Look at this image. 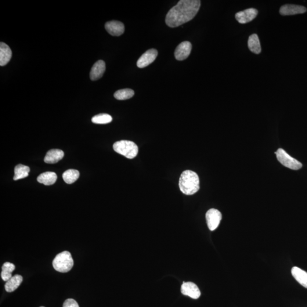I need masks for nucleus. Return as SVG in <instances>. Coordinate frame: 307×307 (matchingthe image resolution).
Listing matches in <instances>:
<instances>
[{"mask_svg":"<svg viewBox=\"0 0 307 307\" xmlns=\"http://www.w3.org/2000/svg\"><path fill=\"white\" fill-rule=\"evenodd\" d=\"M199 0H181L173 7L166 17V24L176 28L192 20L200 8Z\"/></svg>","mask_w":307,"mask_h":307,"instance_id":"obj_1","label":"nucleus"},{"mask_svg":"<svg viewBox=\"0 0 307 307\" xmlns=\"http://www.w3.org/2000/svg\"><path fill=\"white\" fill-rule=\"evenodd\" d=\"M180 191L185 195H192L200 189V180L196 172L186 170L182 172L179 178Z\"/></svg>","mask_w":307,"mask_h":307,"instance_id":"obj_2","label":"nucleus"},{"mask_svg":"<svg viewBox=\"0 0 307 307\" xmlns=\"http://www.w3.org/2000/svg\"><path fill=\"white\" fill-rule=\"evenodd\" d=\"M54 269L60 273H67L74 266L73 259L69 251H64L57 254L53 262Z\"/></svg>","mask_w":307,"mask_h":307,"instance_id":"obj_3","label":"nucleus"},{"mask_svg":"<svg viewBox=\"0 0 307 307\" xmlns=\"http://www.w3.org/2000/svg\"><path fill=\"white\" fill-rule=\"evenodd\" d=\"M113 147L115 152L128 159L135 158L139 153L138 146L131 140H120L115 142Z\"/></svg>","mask_w":307,"mask_h":307,"instance_id":"obj_4","label":"nucleus"},{"mask_svg":"<svg viewBox=\"0 0 307 307\" xmlns=\"http://www.w3.org/2000/svg\"><path fill=\"white\" fill-rule=\"evenodd\" d=\"M275 154L277 155L278 160L285 167L291 169H294V170H298V169L302 167V164L301 162L291 157L283 149L280 148L276 151Z\"/></svg>","mask_w":307,"mask_h":307,"instance_id":"obj_5","label":"nucleus"},{"mask_svg":"<svg viewBox=\"0 0 307 307\" xmlns=\"http://www.w3.org/2000/svg\"><path fill=\"white\" fill-rule=\"evenodd\" d=\"M205 217L209 230L214 231L218 228L222 219L221 212L218 209L212 208L207 211Z\"/></svg>","mask_w":307,"mask_h":307,"instance_id":"obj_6","label":"nucleus"},{"mask_svg":"<svg viewBox=\"0 0 307 307\" xmlns=\"http://www.w3.org/2000/svg\"><path fill=\"white\" fill-rule=\"evenodd\" d=\"M158 54L156 49H151L147 50L137 61V67L142 68L149 66L156 59Z\"/></svg>","mask_w":307,"mask_h":307,"instance_id":"obj_7","label":"nucleus"},{"mask_svg":"<svg viewBox=\"0 0 307 307\" xmlns=\"http://www.w3.org/2000/svg\"><path fill=\"white\" fill-rule=\"evenodd\" d=\"M258 11L254 8H249L236 13L235 17L238 23L245 24L250 23L257 16Z\"/></svg>","mask_w":307,"mask_h":307,"instance_id":"obj_8","label":"nucleus"},{"mask_svg":"<svg viewBox=\"0 0 307 307\" xmlns=\"http://www.w3.org/2000/svg\"><path fill=\"white\" fill-rule=\"evenodd\" d=\"M192 50V45L190 42L184 41L180 43L175 51V57L176 60L182 61L189 56Z\"/></svg>","mask_w":307,"mask_h":307,"instance_id":"obj_9","label":"nucleus"},{"mask_svg":"<svg viewBox=\"0 0 307 307\" xmlns=\"http://www.w3.org/2000/svg\"><path fill=\"white\" fill-rule=\"evenodd\" d=\"M182 294L191 298L197 299L200 297L201 292L196 284L193 282H184L181 287Z\"/></svg>","mask_w":307,"mask_h":307,"instance_id":"obj_10","label":"nucleus"},{"mask_svg":"<svg viewBox=\"0 0 307 307\" xmlns=\"http://www.w3.org/2000/svg\"><path fill=\"white\" fill-rule=\"evenodd\" d=\"M105 28L106 30L113 36H120L124 33L125 31L124 24L117 21L108 22L105 25Z\"/></svg>","mask_w":307,"mask_h":307,"instance_id":"obj_11","label":"nucleus"},{"mask_svg":"<svg viewBox=\"0 0 307 307\" xmlns=\"http://www.w3.org/2000/svg\"><path fill=\"white\" fill-rule=\"evenodd\" d=\"M307 9L305 6L293 5L287 4L281 6L279 10V13L282 16H292L295 14H303L306 12Z\"/></svg>","mask_w":307,"mask_h":307,"instance_id":"obj_12","label":"nucleus"},{"mask_svg":"<svg viewBox=\"0 0 307 307\" xmlns=\"http://www.w3.org/2000/svg\"><path fill=\"white\" fill-rule=\"evenodd\" d=\"M106 63L104 61L100 60L96 61L90 72V78L91 81H95L102 78L106 71Z\"/></svg>","mask_w":307,"mask_h":307,"instance_id":"obj_13","label":"nucleus"},{"mask_svg":"<svg viewBox=\"0 0 307 307\" xmlns=\"http://www.w3.org/2000/svg\"><path fill=\"white\" fill-rule=\"evenodd\" d=\"M12 52L9 46L6 43H0V66H4L12 58Z\"/></svg>","mask_w":307,"mask_h":307,"instance_id":"obj_14","label":"nucleus"},{"mask_svg":"<svg viewBox=\"0 0 307 307\" xmlns=\"http://www.w3.org/2000/svg\"><path fill=\"white\" fill-rule=\"evenodd\" d=\"M64 154L63 151L59 149L50 150L47 153L44 161L46 164H49L57 163L62 160Z\"/></svg>","mask_w":307,"mask_h":307,"instance_id":"obj_15","label":"nucleus"},{"mask_svg":"<svg viewBox=\"0 0 307 307\" xmlns=\"http://www.w3.org/2000/svg\"><path fill=\"white\" fill-rule=\"evenodd\" d=\"M292 276L303 287L307 288V273L298 267H292L291 270Z\"/></svg>","mask_w":307,"mask_h":307,"instance_id":"obj_16","label":"nucleus"},{"mask_svg":"<svg viewBox=\"0 0 307 307\" xmlns=\"http://www.w3.org/2000/svg\"><path fill=\"white\" fill-rule=\"evenodd\" d=\"M57 180V175L54 172H46L38 177L37 181L45 186L53 185Z\"/></svg>","mask_w":307,"mask_h":307,"instance_id":"obj_17","label":"nucleus"},{"mask_svg":"<svg viewBox=\"0 0 307 307\" xmlns=\"http://www.w3.org/2000/svg\"><path fill=\"white\" fill-rule=\"evenodd\" d=\"M248 48L252 53L259 54L261 52V43L257 34H253L249 37L248 39Z\"/></svg>","mask_w":307,"mask_h":307,"instance_id":"obj_18","label":"nucleus"},{"mask_svg":"<svg viewBox=\"0 0 307 307\" xmlns=\"http://www.w3.org/2000/svg\"><path fill=\"white\" fill-rule=\"evenodd\" d=\"M23 280V277L20 275H15L6 281L5 285V290L7 292H12L15 291L20 286Z\"/></svg>","mask_w":307,"mask_h":307,"instance_id":"obj_19","label":"nucleus"},{"mask_svg":"<svg viewBox=\"0 0 307 307\" xmlns=\"http://www.w3.org/2000/svg\"><path fill=\"white\" fill-rule=\"evenodd\" d=\"M30 171V169L28 166L21 164L16 166L15 169H14V180H18L27 178V177L28 176Z\"/></svg>","mask_w":307,"mask_h":307,"instance_id":"obj_20","label":"nucleus"},{"mask_svg":"<svg viewBox=\"0 0 307 307\" xmlns=\"http://www.w3.org/2000/svg\"><path fill=\"white\" fill-rule=\"evenodd\" d=\"M16 269L15 265L10 262H6L2 267L1 276L3 280L8 281L12 277V272Z\"/></svg>","mask_w":307,"mask_h":307,"instance_id":"obj_21","label":"nucleus"},{"mask_svg":"<svg viewBox=\"0 0 307 307\" xmlns=\"http://www.w3.org/2000/svg\"><path fill=\"white\" fill-rule=\"evenodd\" d=\"M80 173L76 169H70L65 171L63 174V179L64 182L68 184L74 183L79 178Z\"/></svg>","mask_w":307,"mask_h":307,"instance_id":"obj_22","label":"nucleus"},{"mask_svg":"<svg viewBox=\"0 0 307 307\" xmlns=\"http://www.w3.org/2000/svg\"><path fill=\"white\" fill-rule=\"evenodd\" d=\"M135 95V92L131 89L126 88L118 90L114 94L115 99L119 100H125L132 98Z\"/></svg>","mask_w":307,"mask_h":307,"instance_id":"obj_23","label":"nucleus"},{"mask_svg":"<svg viewBox=\"0 0 307 307\" xmlns=\"http://www.w3.org/2000/svg\"><path fill=\"white\" fill-rule=\"evenodd\" d=\"M113 118L108 114H99L92 118V122L96 124H107L112 121Z\"/></svg>","mask_w":307,"mask_h":307,"instance_id":"obj_24","label":"nucleus"},{"mask_svg":"<svg viewBox=\"0 0 307 307\" xmlns=\"http://www.w3.org/2000/svg\"><path fill=\"white\" fill-rule=\"evenodd\" d=\"M63 307H79V306L75 300L68 299L64 302Z\"/></svg>","mask_w":307,"mask_h":307,"instance_id":"obj_25","label":"nucleus"},{"mask_svg":"<svg viewBox=\"0 0 307 307\" xmlns=\"http://www.w3.org/2000/svg\"></svg>","mask_w":307,"mask_h":307,"instance_id":"obj_26","label":"nucleus"}]
</instances>
